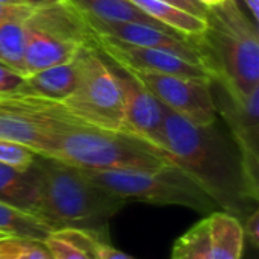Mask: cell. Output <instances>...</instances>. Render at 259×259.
Masks as SVG:
<instances>
[{"instance_id":"484cf974","label":"cell","mask_w":259,"mask_h":259,"mask_svg":"<svg viewBox=\"0 0 259 259\" xmlns=\"http://www.w3.org/2000/svg\"><path fill=\"white\" fill-rule=\"evenodd\" d=\"M243 232H244V240L252 246L253 250L259 249V211L255 209L250 212L243 222Z\"/></svg>"},{"instance_id":"83f0119b","label":"cell","mask_w":259,"mask_h":259,"mask_svg":"<svg viewBox=\"0 0 259 259\" xmlns=\"http://www.w3.org/2000/svg\"><path fill=\"white\" fill-rule=\"evenodd\" d=\"M179 8H182L184 11L187 12H191L194 15H199V17H203L205 18V14H206V6H203L202 3H199L197 0H167Z\"/></svg>"},{"instance_id":"8992f818","label":"cell","mask_w":259,"mask_h":259,"mask_svg":"<svg viewBox=\"0 0 259 259\" xmlns=\"http://www.w3.org/2000/svg\"><path fill=\"white\" fill-rule=\"evenodd\" d=\"M23 24L26 76L71 62L79 50L91 42L80 17L61 0L36 6Z\"/></svg>"},{"instance_id":"ac0fdd59","label":"cell","mask_w":259,"mask_h":259,"mask_svg":"<svg viewBox=\"0 0 259 259\" xmlns=\"http://www.w3.org/2000/svg\"><path fill=\"white\" fill-rule=\"evenodd\" d=\"M52 232L55 231L33 214L0 202V235L44 241Z\"/></svg>"},{"instance_id":"2e32d148","label":"cell","mask_w":259,"mask_h":259,"mask_svg":"<svg viewBox=\"0 0 259 259\" xmlns=\"http://www.w3.org/2000/svg\"><path fill=\"white\" fill-rule=\"evenodd\" d=\"M36 197L38 175L35 164H32L26 170H18L0 164V202L32 214Z\"/></svg>"},{"instance_id":"4316f807","label":"cell","mask_w":259,"mask_h":259,"mask_svg":"<svg viewBox=\"0 0 259 259\" xmlns=\"http://www.w3.org/2000/svg\"><path fill=\"white\" fill-rule=\"evenodd\" d=\"M36 6H24V5H9L0 2V21L9 20H24Z\"/></svg>"},{"instance_id":"52a82bcc","label":"cell","mask_w":259,"mask_h":259,"mask_svg":"<svg viewBox=\"0 0 259 259\" xmlns=\"http://www.w3.org/2000/svg\"><path fill=\"white\" fill-rule=\"evenodd\" d=\"M79 77L61 103L77 121L105 131H121L123 97L114 67L91 42L76 55Z\"/></svg>"},{"instance_id":"277c9868","label":"cell","mask_w":259,"mask_h":259,"mask_svg":"<svg viewBox=\"0 0 259 259\" xmlns=\"http://www.w3.org/2000/svg\"><path fill=\"white\" fill-rule=\"evenodd\" d=\"M47 158L82 170H155L173 164L165 152L137 137L82 123L59 131Z\"/></svg>"},{"instance_id":"30bf717a","label":"cell","mask_w":259,"mask_h":259,"mask_svg":"<svg viewBox=\"0 0 259 259\" xmlns=\"http://www.w3.org/2000/svg\"><path fill=\"white\" fill-rule=\"evenodd\" d=\"M91 41L102 56L124 70L209 79L200 64L168 50L131 46L105 36H91Z\"/></svg>"},{"instance_id":"9c48e42d","label":"cell","mask_w":259,"mask_h":259,"mask_svg":"<svg viewBox=\"0 0 259 259\" xmlns=\"http://www.w3.org/2000/svg\"><path fill=\"white\" fill-rule=\"evenodd\" d=\"M126 71L131 73L162 106L188 121L197 126H208L217 121L219 117L209 79L149 71Z\"/></svg>"},{"instance_id":"ba28073f","label":"cell","mask_w":259,"mask_h":259,"mask_svg":"<svg viewBox=\"0 0 259 259\" xmlns=\"http://www.w3.org/2000/svg\"><path fill=\"white\" fill-rule=\"evenodd\" d=\"M217 117L237 144L247 182L259 194V87L234 93L211 82Z\"/></svg>"},{"instance_id":"7402d4cb","label":"cell","mask_w":259,"mask_h":259,"mask_svg":"<svg viewBox=\"0 0 259 259\" xmlns=\"http://www.w3.org/2000/svg\"><path fill=\"white\" fill-rule=\"evenodd\" d=\"M44 243L53 259H94L70 229L52 232Z\"/></svg>"},{"instance_id":"6da1fadb","label":"cell","mask_w":259,"mask_h":259,"mask_svg":"<svg viewBox=\"0 0 259 259\" xmlns=\"http://www.w3.org/2000/svg\"><path fill=\"white\" fill-rule=\"evenodd\" d=\"M164 150L220 211L243 222L258 209L259 194L247 182L241 153L219 118L212 124L197 126L165 108Z\"/></svg>"},{"instance_id":"f546056e","label":"cell","mask_w":259,"mask_h":259,"mask_svg":"<svg viewBox=\"0 0 259 259\" xmlns=\"http://www.w3.org/2000/svg\"><path fill=\"white\" fill-rule=\"evenodd\" d=\"M2 3H9V5H24V6H39L42 3H47L50 0H0Z\"/></svg>"},{"instance_id":"cb8c5ba5","label":"cell","mask_w":259,"mask_h":259,"mask_svg":"<svg viewBox=\"0 0 259 259\" xmlns=\"http://www.w3.org/2000/svg\"><path fill=\"white\" fill-rule=\"evenodd\" d=\"M36 158V153L32 152L30 149L0 138V164L18 168V170H26L29 168Z\"/></svg>"},{"instance_id":"1f68e13d","label":"cell","mask_w":259,"mask_h":259,"mask_svg":"<svg viewBox=\"0 0 259 259\" xmlns=\"http://www.w3.org/2000/svg\"><path fill=\"white\" fill-rule=\"evenodd\" d=\"M0 237H3V235H0Z\"/></svg>"},{"instance_id":"d6986e66","label":"cell","mask_w":259,"mask_h":259,"mask_svg":"<svg viewBox=\"0 0 259 259\" xmlns=\"http://www.w3.org/2000/svg\"><path fill=\"white\" fill-rule=\"evenodd\" d=\"M23 21L24 20L0 21V64L26 76Z\"/></svg>"},{"instance_id":"ffe728a7","label":"cell","mask_w":259,"mask_h":259,"mask_svg":"<svg viewBox=\"0 0 259 259\" xmlns=\"http://www.w3.org/2000/svg\"><path fill=\"white\" fill-rule=\"evenodd\" d=\"M170 259H211L206 217L175 241Z\"/></svg>"},{"instance_id":"e0dca14e","label":"cell","mask_w":259,"mask_h":259,"mask_svg":"<svg viewBox=\"0 0 259 259\" xmlns=\"http://www.w3.org/2000/svg\"><path fill=\"white\" fill-rule=\"evenodd\" d=\"M74 12L103 21H135L161 26L127 0H61ZM165 27V26H164Z\"/></svg>"},{"instance_id":"3957f363","label":"cell","mask_w":259,"mask_h":259,"mask_svg":"<svg viewBox=\"0 0 259 259\" xmlns=\"http://www.w3.org/2000/svg\"><path fill=\"white\" fill-rule=\"evenodd\" d=\"M203 32L191 38L212 83L234 93L259 87L258 24L237 0L206 8Z\"/></svg>"},{"instance_id":"5b68a950","label":"cell","mask_w":259,"mask_h":259,"mask_svg":"<svg viewBox=\"0 0 259 259\" xmlns=\"http://www.w3.org/2000/svg\"><path fill=\"white\" fill-rule=\"evenodd\" d=\"M82 170V168H80ZM99 187L124 202L184 206L202 214L220 211L215 202L178 165L155 170H83Z\"/></svg>"},{"instance_id":"603a6c76","label":"cell","mask_w":259,"mask_h":259,"mask_svg":"<svg viewBox=\"0 0 259 259\" xmlns=\"http://www.w3.org/2000/svg\"><path fill=\"white\" fill-rule=\"evenodd\" d=\"M71 234L88 249V252L93 255L94 259H137L118 249H115L109 240H105L96 234L83 232V231H76L70 229Z\"/></svg>"},{"instance_id":"4fadbf2b","label":"cell","mask_w":259,"mask_h":259,"mask_svg":"<svg viewBox=\"0 0 259 259\" xmlns=\"http://www.w3.org/2000/svg\"><path fill=\"white\" fill-rule=\"evenodd\" d=\"M79 68L76 58L71 62L53 65L23 77V82L14 94L39 97L53 102H62L76 88Z\"/></svg>"},{"instance_id":"5bb4252c","label":"cell","mask_w":259,"mask_h":259,"mask_svg":"<svg viewBox=\"0 0 259 259\" xmlns=\"http://www.w3.org/2000/svg\"><path fill=\"white\" fill-rule=\"evenodd\" d=\"M211 259H243L244 232L241 222L225 212L215 211L206 215Z\"/></svg>"},{"instance_id":"44dd1931","label":"cell","mask_w":259,"mask_h":259,"mask_svg":"<svg viewBox=\"0 0 259 259\" xmlns=\"http://www.w3.org/2000/svg\"><path fill=\"white\" fill-rule=\"evenodd\" d=\"M0 259H53L44 241L23 237H0Z\"/></svg>"},{"instance_id":"7c38bea8","label":"cell","mask_w":259,"mask_h":259,"mask_svg":"<svg viewBox=\"0 0 259 259\" xmlns=\"http://www.w3.org/2000/svg\"><path fill=\"white\" fill-rule=\"evenodd\" d=\"M77 15L80 17L90 38L105 36L131 46L168 50L200 64L191 38H187L185 35H181L168 27L135 21H103L90 15Z\"/></svg>"},{"instance_id":"9a60e30c","label":"cell","mask_w":259,"mask_h":259,"mask_svg":"<svg viewBox=\"0 0 259 259\" xmlns=\"http://www.w3.org/2000/svg\"><path fill=\"white\" fill-rule=\"evenodd\" d=\"M135 8H138L149 18L161 26L176 30L187 38H194L200 35L206 26L203 17L194 15L184 11L182 8L167 2V0H127Z\"/></svg>"},{"instance_id":"8fae6325","label":"cell","mask_w":259,"mask_h":259,"mask_svg":"<svg viewBox=\"0 0 259 259\" xmlns=\"http://www.w3.org/2000/svg\"><path fill=\"white\" fill-rule=\"evenodd\" d=\"M109 62V61H108ZM123 97L121 132L164 150V106L126 70L111 64ZM167 153V152H165Z\"/></svg>"},{"instance_id":"4dcf8cb0","label":"cell","mask_w":259,"mask_h":259,"mask_svg":"<svg viewBox=\"0 0 259 259\" xmlns=\"http://www.w3.org/2000/svg\"><path fill=\"white\" fill-rule=\"evenodd\" d=\"M199 3H202L203 6H206V8H209V6H215V5H220V3H223L225 0H197Z\"/></svg>"},{"instance_id":"d6a6232c","label":"cell","mask_w":259,"mask_h":259,"mask_svg":"<svg viewBox=\"0 0 259 259\" xmlns=\"http://www.w3.org/2000/svg\"><path fill=\"white\" fill-rule=\"evenodd\" d=\"M253 259H256V258H253Z\"/></svg>"},{"instance_id":"7a4b0ae2","label":"cell","mask_w":259,"mask_h":259,"mask_svg":"<svg viewBox=\"0 0 259 259\" xmlns=\"http://www.w3.org/2000/svg\"><path fill=\"white\" fill-rule=\"evenodd\" d=\"M38 197L32 214L53 231L76 229L109 240L111 220L127 205L83 170L36 155Z\"/></svg>"},{"instance_id":"f1b7e54d","label":"cell","mask_w":259,"mask_h":259,"mask_svg":"<svg viewBox=\"0 0 259 259\" xmlns=\"http://www.w3.org/2000/svg\"><path fill=\"white\" fill-rule=\"evenodd\" d=\"M252 14V20L258 24L259 21V0H243Z\"/></svg>"},{"instance_id":"d4e9b609","label":"cell","mask_w":259,"mask_h":259,"mask_svg":"<svg viewBox=\"0 0 259 259\" xmlns=\"http://www.w3.org/2000/svg\"><path fill=\"white\" fill-rule=\"evenodd\" d=\"M21 74H18L17 71L11 70L9 67L0 64V96H6V94H14L17 91V88L20 87V83L23 82Z\"/></svg>"}]
</instances>
